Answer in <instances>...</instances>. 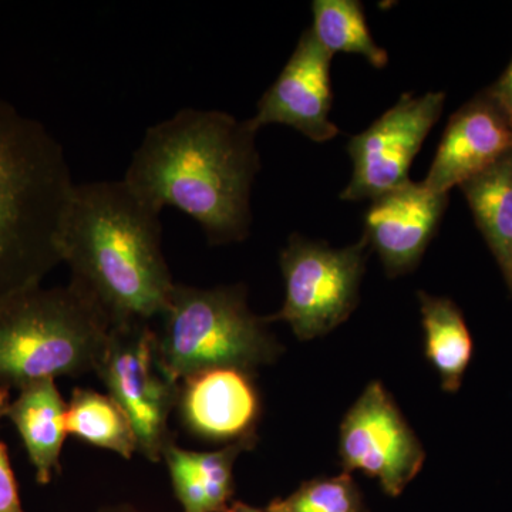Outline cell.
<instances>
[{"label": "cell", "instance_id": "44dd1931", "mask_svg": "<svg viewBox=\"0 0 512 512\" xmlns=\"http://www.w3.org/2000/svg\"><path fill=\"white\" fill-rule=\"evenodd\" d=\"M9 402L10 390L0 387V420L3 419V413ZM0 512H25L20 503L18 483L10 466L8 448L2 441H0Z\"/></svg>", "mask_w": 512, "mask_h": 512}, {"label": "cell", "instance_id": "603a6c76", "mask_svg": "<svg viewBox=\"0 0 512 512\" xmlns=\"http://www.w3.org/2000/svg\"><path fill=\"white\" fill-rule=\"evenodd\" d=\"M224 512H274L271 508H266V510H259V508L252 507V505L241 503V501H234V503L229 504L227 508H225Z\"/></svg>", "mask_w": 512, "mask_h": 512}, {"label": "cell", "instance_id": "9c48e42d", "mask_svg": "<svg viewBox=\"0 0 512 512\" xmlns=\"http://www.w3.org/2000/svg\"><path fill=\"white\" fill-rule=\"evenodd\" d=\"M339 454L345 473L363 471L397 497L423 467L426 454L380 382H372L340 424Z\"/></svg>", "mask_w": 512, "mask_h": 512}, {"label": "cell", "instance_id": "8992f818", "mask_svg": "<svg viewBox=\"0 0 512 512\" xmlns=\"http://www.w3.org/2000/svg\"><path fill=\"white\" fill-rule=\"evenodd\" d=\"M369 248L365 235L356 244L338 249L291 235L279 258L284 305L275 315L265 316L266 322L288 323L301 340L319 338L338 328L359 302Z\"/></svg>", "mask_w": 512, "mask_h": 512}, {"label": "cell", "instance_id": "ffe728a7", "mask_svg": "<svg viewBox=\"0 0 512 512\" xmlns=\"http://www.w3.org/2000/svg\"><path fill=\"white\" fill-rule=\"evenodd\" d=\"M274 512H363L362 495L348 473L302 484L285 500L269 504Z\"/></svg>", "mask_w": 512, "mask_h": 512}, {"label": "cell", "instance_id": "4fadbf2b", "mask_svg": "<svg viewBox=\"0 0 512 512\" xmlns=\"http://www.w3.org/2000/svg\"><path fill=\"white\" fill-rule=\"evenodd\" d=\"M512 151V124L487 92L474 97L448 121L423 184L448 194Z\"/></svg>", "mask_w": 512, "mask_h": 512}, {"label": "cell", "instance_id": "e0dca14e", "mask_svg": "<svg viewBox=\"0 0 512 512\" xmlns=\"http://www.w3.org/2000/svg\"><path fill=\"white\" fill-rule=\"evenodd\" d=\"M419 301L427 359L439 373L443 390L456 393L473 355L466 322L450 299L420 291Z\"/></svg>", "mask_w": 512, "mask_h": 512}, {"label": "cell", "instance_id": "30bf717a", "mask_svg": "<svg viewBox=\"0 0 512 512\" xmlns=\"http://www.w3.org/2000/svg\"><path fill=\"white\" fill-rule=\"evenodd\" d=\"M332 57L319 45L312 30H305L278 79L259 100L251 119L255 126L284 124L313 143H326L338 136V126L329 119Z\"/></svg>", "mask_w": 512, "mask_h": 512}, {"label": "cell", "instance_id": "8fae6325", "mask_svg": "<svg viewBox=\"0 0 512 512\" xmlns=\"http://www.w3.org/2000/svg\"><path fill=\"white\" fill-rule=\"evenodd\" d=\"M175 409L185 429L198 439L227 446L258 441L261 396L247 370L215 367L185 377Z\"/></svg>", "mask_w": 512, "mask_h": 512}, {"label": "cell", "instance_id": "52a82bcc", "mask_svg": "<svg viewBox=\"0 0 512 512\" xmlns=\"http://www.w3.org/2000/svg\"><path fill=\"white\" fill-rule=\"evenodd\" d=\"M94 373L133 424L138 453L151 463L163 461L165 447L174 441L168 420L177 407L180 384L158 369L150 323L111 325Z\"/></svg>", "mask_w": 512, "mask_h": 512}, {"label": "cell", "instance_id": "ac0fdd59", "mask_svg": "<svg viewBox=\"0 0 512 512\" xmlns=\"http://www.w3.org/2000/svg\"><path fill=\"white\" fill-rule=\"evenodd\" d=\"M67 436L130 460L138 453L133 424L119 403L93 389L73 390L64 416Z\"/></svg>", "mask_w": 512, "mask_h": 512}, {"label": "cell", "instance_id": "277c9868", "mask_svg": "<svg viewBox=\"0 0 512 512\" xmlns=\"http://www.w3.org/2000/svg\"><path fill=\"white\" fill-rule=\"evenodd\" d=\"M111 322L82 286H33L0 302V387L96 372Z\"/></svg>", "mask_w": 512, "mask_h": 512}, {"label": "cell", "instance_id": "5bb4252c", "mask_svg": "<svg viewBox=\"0 0 512 512\" xmlns=\"http://www.w3.org/2000/svg\"><path fill=\"white\" fill-rule=\"evenodd\" d=\"M256 441L229 444L217 451H191L171 441L163 461L184 512H224L234 494V466Z\"/></svg>", "mask_w": 512, "mask_h": 512}, {"label": "cell", "instance_id": "6da1fadb", "mask_svg": "<svg viewBox=\"0 0 512 512\" xmlns=\"http://www.w3.org/2000/svg\"><path fill=\"white\" fill-rule=\"evenodd\" d=\"M258 131L225 111L180 110L148 128L123 181L154 210L177 208L198 222L208 244L242 242L261 170Z\"/></svg>", "mask_w": 512, "mask_h": 512}, {"label": "cell", "instance_id": "3957f363", "mask_svg": "<svg viewBox=\"0 0 512 512\" xmlns=\"http://www.w3.org/2000/svg\"><path fill=\"white\" fill-rule=\"evenodd\" d=\"M73 187L62 144L0 99V302L62 264L59 229Z\"/></svg>", "mask_w": 512, "mask_h": 512}, {"label": "cell", "instance_id": "5b68a950", "mask_svg": "<svg viewBox=\"0 0 512 512\" xmlns=\"http://www.w3.org/2000/svg\"><path fill=\"white\" fill-rule=\"evenodd\" d=\"M157 319V366L177 384L215 367L254 373L274 363L284 350L266 319L249 309L242 285L202 289L175 282Z\"/></svg>", "mask_w": 512, "mask_h": 512}, {"label": "cell", "instance_id": "7a4b0ae2", "mask_svg": "<svg viewBox=\"0 0 512 512\" xmlns=\"http://www.w3.org/2000/svg\"><path fill=\"white\" fill-rule=\"evenodd\" d=\"M160 214L123 180L74 184L70 192L60 222V258L111 325L150 323L173 292Z\"/></svg>", "mask_w": 512, "mask_h": 512}, {"label": "cell", "instance_id": "cb8c5ba5", "mask_svg": "<svg viewBox=\"0 0 512 512\" xmlns=\"http://www.w3.org/2000/svg\"><path fill=\"white\" fill-rule=\"evenodd\" d=\"M99 512H141L137 508L131 507V505L120 504L110 505V507L101 508Z\"/></svg>", "mask_w": 512, "mask_h": 512}, {"label": "cell", "instance_id": "7402d4cb", "mask_svg": "<svg viewBox=\"0 0 512 512\" xmlns=\"http://www.w3.org/2000/svg\"><path fill=\"white\" fill-rule=\"evenodd\" d=\"M485 92L504 111L505 116L508 117L512 124V60L508 64L507 69H505V72L501 74L500 79L490 89L485 90Z\"/></svg>", "mask_w": 512, "mask_h": 512}, {"label": "cell", "instance_id": "d6986e66", "mask_svg": "<svg viewBox=\"0 0 512 512\" xmlns=\"http://www.w3.org/2000/svg\"><path fill=\"white\" fill-rule=\"evenodd\" d=\"M312 33L329 52L359 55L375 69L389 64V55L373 39L362 3L357 0H315Z\"/></svg>", "mask_w": 512, "mask_h": 512}, {"label": "cell", "instance_id": "9a60e30c", "mask_svg": "<svg viewBox=\"0 0 512 512\" xmlns=\"http://www.w3.org/2000/svg\"><path fill=\"white\" fill-rule=\"evenodd\" d=\"M66 406L55 380L45 379L22 387L3 413L22 437L37 483L42 485L49 484L60 471V454L67 436Z\"/></svg>", "mask_w": 512, "mask_h": 512}, {"label": "cell", "instance_id": "7c38bea8", "mask_svg": "<svg viewBox=\"0 0 512 512\" xmlns=\"http://www.w3.org/2000/svg\"><path fill=\"white\" fill-rule=\"evenodd\" d=\"M447 205L448 194L429 190L423 181H409L372 200L363 235L390 278L407 274L419 265Z\"/></svg>", "mask_w": 512, "mask_h": 512}, {"label": "cell", "instance_id": "ba28073f", "mask_svg": "<svg viewBox=\"0 0 512 512\" xmlns=\"http://www.w3.org/2000/svg\"><path fill=\"white\" fill-rule=\"evenodd\" d=\"M444 104L443 92L403 94L372 126L350 138L348 153L353 173L340 198L353 202L375 200L409 183L414 157L439 121Z\"/></svg>", "mask_w": 512, "mask_h": 512}, {"label": "cell", "instance_id": "2e32d148", "mask_svg": "<svg viewBox=\"0 0 512 512\" xmlns=\"http://www.w3.org/2000/svg\"><path fill=\"white\" fill-rule=\"evenodd\" d=\"M460 188L512 291V151Z\"/></svg>", "mask_w": 512, "mask_h": 512}]
</instances>
